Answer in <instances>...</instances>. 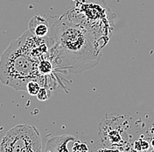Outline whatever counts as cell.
Returning a JSON list of instances; mask_svg holds the SVG:
<instances>
[{
  "instance_id": "4fadbf2b",
  "label": "cell",
  "mask_w": 154,
  "mask_h": 152,
  "mask_svg": "<svg viewBox=\"0 0 154 152\" xmlns=\"http://www.w3.org/2000/svg\"><path fill=\"white\" fill-rule=\"evenodd\" d=\"M151 147L152 148V150H154V138L152 139V142H151Z\"/></svg>"
},
{
  "instance_id": "5b68a950",
  "label": "cell",
  "mask_w": 154,
  "mask_h": 152,
  "mask_svg": "<svg viewBox=\"0 0 154 152\" xmlns=\"http://www.w3.org/2000/svg\"><path fill=\"white\" fill-rule=\"evenodd\" d=\"M18 40L23 51L37 63L50 57L53 40L49 36L37 37L27 30Z\"/></svg>"
},
{
  "instance_id": "9c48e42d",
  "label": "cell",
  "mask_w": 154,
  "mask_h": 152,
  "mask_svg": "<svg viewBox=\"0 0 154 152\" xmlns=\"http://www.w3.org/2000/svg\"><path fill=\"white\" fill-rule=\"evenodd\" d=\"M41 85L38 80H31L26 86V91L30 95L35 96L38 94Z\"/></svg>"
},
{
  "instance_id": "8fae6325",
  "label": "cell",
  "mask_w": 154,
  "mask_h": 152,
  "mask_svg": "<svg viewBox=\"0 0 154 152\" xmlns=\"http://www.w3.org/2000/svg\"><path fill=\"white\" fill-rule=\"evenodd\" d=\"M37 98H38V100H41V101H46L50 99V90L48 89L47 86H41V88L39 89L38 94H37Z\"/></svg>"
},
{
  "instance_id": "3957f363",
  "label": "cell",
  "mask_w": 154,
  "mask_h": 152,
  "mask_svg": "<svg viewBox=\"0 0 154 152\" xmlns=\"http://www.w3.org/2000/svg\"><path fill=\"white\" fill-rule=\"evenodd\" d=\"M66 15L90 31L96 36L102 48L109 41L114 23L111 12L103 1H83V4L76 6L75 11H69Z\"/></svg>"
},
{
  "instance_id": "30bf717a",
  "label": "cell",
  "mask_w": 154,
  "mask_h": 152,
  "mask_svg": "<svg viewBox=\"0 0 154 152\" xmlns=\"http://www.w3.org/2000/svg\"><path fill=\"white\" fill-rule=\"evenodd\" d=\"M151 147V143L144 139H138L133 144V150L136 151H146L149 150Z\"/></svg>"
},
{
  "instance_id": "52a82bcc",
  "label": "cell",
  "mask_w": 154,
  "mask_h": 152,
  "mask_svg": "<svg viewBox=\"0 0 154 152\" xmlns=\"http://www.w3.org/2000/svg\"><path fill=\"white\" fill-rule=\"evenodd\" d=\"M76 138L70 134H62L53 137L48 140L45 151L51 152H68L67 144L71 142H75Z\"/></svg>"
},
{
  "instance_id": "7a4b0ae2",
  "label": "cell",
  "mask_w": 154,
  "mask_h": 152,
  "mask_svg": "<svg viewBox=\"0 0 154 152\" xmlns=\"http://www.w3.org/2000/svg\"><path fill=\"white\" fill-rule=\"evenodd\" d=\"M37 66L38 63L23 51L17 39L0 57V81L17 91H26L31 80H38L41 86H47Z\"/></svg>"
},
{
  "instance_id": "ba28073f",
  "label": "cell",
  "mask_w": 154,
  "mask_h": 152,
  "mask_svg": "<svg viewBox=\"0 0 154 152\" xmlns=\"http://www.w3.org/2000/svg\"><path fill=\"white\" fill-rule=\"evenodd\" d=\"M38 73L43 76L50 75L54 70V66L50 58H46L38 62Z\"/></svg>"
},
{
  "instance_id": "7c38bea8",
  "label": "cell",
  "mask_w": 154,
  "mask_h": 152,
  "mask_svg": "<svg viewBox=\"0 0 154 152\" xmlns=\"http://www.w3.org/2000/svg\"><path fill=\"white\" fill-rule=\"evenodd\" d=\"M71 150L75 152H86L88 151V148L86 143H81L80 141H75L73 147H72V149H71Z\"/></svg>"
},
{
  "instance_id": "277c9868",
  "label": "cell",
  "mask_w": 154,
  "mask_h": 152,
  "mask_svg": "<svg viewBox=\"0 0 154 152\" xmlns=\"http://www.w3.org/2000/svg\"><path fill=\"white\" fill-rule=\"evenodd\" d=\"M42 142L38 129L29 124H19L3 137L0 151L40 152Z\"/></svg>"
},
{
  "instance_id": "8992f818",
  "label": "cell",
  "mask_w": 154,
  "mask_h": 152,
  "mask_svg": "<svg viewBox=\"0 0 154 152\" xmlns=\"http://www.w3.org/2000/svg\"><path fill=\"white\" fill-rule=\"evenodd\" d=\"M50 25L51 18L47 19V17L41 15H35L29 22L28 30L37 37H46L49 34Z\"/></svg>"
},
{
  "instance_id": "6da1fadb",
  "label": "cell",
  "mask_w": 154,
  "mask_h": 152,
  "mask_svg": "<svg viewBox=\"0 0 154 152\" xmlns=\"http://www.w3.org/2000/svg\"><path fill=\"white\" fill-rule=\"evenodd\" d=\"M48 36L53 40L49 58L55 70L77 74L99 63L102 48L96 36L67 15L51 18Z\"/></svg>"
}]
</instances>
